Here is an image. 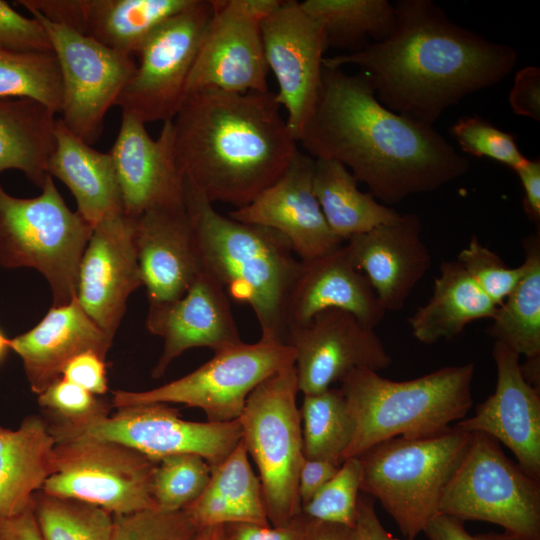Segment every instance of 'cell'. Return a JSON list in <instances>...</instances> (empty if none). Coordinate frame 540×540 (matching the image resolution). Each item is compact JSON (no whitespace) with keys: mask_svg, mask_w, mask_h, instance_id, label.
Listing matches in <instances>:
<instances>
[{"mask_svg":"<svg viewBox=\"0 0 540 540\" xmlns=\"http://www.w3.org/2000/svg\"><path fill=\"white\" fill-rule=\"evenodd\" d=\"M299 142L311 157L346 166L390 207L437 190L470 167L433 126L386 108L363 72L342 68L323 66L318 100Z\"/></svg>","mask_w":540,"mask_h":540,"instance_id":"cell-1","label":"cell"},{"mask_svg":"<svg viewBox=\"0 0 540 540\" xmlns=\"http://www.w3.org/2000/svg\"><path fill=\"white\" fill-rule=\"evenodd\" d=\"M383 41L324 57L326 68L355 65L391 111L427 126L465 96L493 86L514 68L518 53L455 24L431 0H400Z\"/></svg>","mask_w":540,"mask_h":540,"instance_id":"cell-2","label":"cell"},{"mask_svg":"<svg viewBox=\"0 0 540 540\" xmlns=\"http://www.w3.org/2000/svg\"><path fill=\"white\" fill-rule=\"evenodd\" d=\"M172 122L184 182L212 204L248 205L280 178L298 151L271 91H194Z\"/></svg>","mask_w":540,"mask_h":540,"instance_id":"cell-3","label":"cell"},{"mask_svg":"<svg viewBox=\"0 0 540 540\" xmlns=\"http://www.w3.org/2000/svg\"><path fill=\"white\" fill-rule=\"evenodd\" d=\"M185 207L203 272L247 304L261 336L285 343V313L300 259L278 232L222 215L185 184ZM286 344V343H285Z\"/></svg>","mask_w":540,"mask_h":540,"instance_id":"cell-4","label":"cell"},{"mask_svg":"<svg viewBox=\"0 0 540 540\" xmlns=\"http://www.w3.org/2000/svg\"><path fill=\"white\" fill-rule=\"evenodd\" d=\"M474 363L445 366L421 377L394 381L358 369L341 380L354 421L342 462L395 437H423L464 419L473 405Z\"/></svg>","mask_w":540,"mask_h":540,"instance_id":"cell-5","label":"cell"},{"mask_svg":"<svg viewBox=\"0 0 540 540\" xmlns=\"http://www.w3.org/2000/svg\"><path fill=\"white\" fill-rule=\"evenodd\" d=\"M470 434L454 425L428 436L391 438L358 456L361 491L380 502L404 538L416 539L438 513Z\"/></svg>","mask_w":540,"mask_h":540,"instance_id":"cell-6","label":"cell"},{"mask_svg":"<svg viewBox=\"0 0 540 540\" xmlns=\"http://www.w3.org/2000/svg\"><path fill=\"white\" fill-rule=\"evenodd\" d=\"M92 230L66 205L50 175L32 198L14 197L0 185V265L39 271L49 284L52 306L76 297L78 268Z\"/></svg>","mask_w":540,"mask_h":540,"instance_id":"cell-7","label":"cell"},{"mask_svg":"<svg viewBox=\"0 0 540 540\" xmlns=\"http://www.w3.org/2000/svg\"><path fill=\"white\" fill-rule=\"evenodd\" d=\"M298 392L294 364L284 367L253 389L238 419L272 526H285L301 513L298 475L304 454Z\"/></svg>","mask_w":540,"mask_h":540,"instance_id":"cell-8","label":"cell"},{"mask_svg":"<svg viewBox=\"0 0 540 540\" xmlns=\"http://www.w3.org/2000/svg\"><path fill=\"white\" fill-rule=\"evenodd\" d=\"M438 512L497 524L524 540H540V481L513 463L498 441L472 432L444 487Z\"/></svg>","mask_w":540,"mask_h":540,"instance_id":"cell-9","label":"cell"},{"mask_svg":"<svg viewBox=\"0 0 540 540\" xmlns=\"http://www.w3.org/2000/svg\"><path fill=\"white\" fill-rule=\"evenodd\" d=\"M289 345L260 336L214 356L185 376L145 391H113L115 408L145 404H183L201 409L210 422L238 420L253 389L276 371L293 365Z\"/></svg>","mask_w":540,"mask_h":540,"instance_id":"cell-10","label":"cell"},{"mask_svg":"<svg viewBox=\"0 0 540 540\" xmlns=\"http://www.w3.org/2000/svg\"><path fill=\"white\" fill-rule=\"evenodd\" d=\"M77 423L49 417V430L56 442L92 438L113 441L159 460L165 456L192 453L203 457L211 469L218 466L239 444V420L196 422L180 417L166 403L135 404Z\"/></svg>","mask_w":540,"mask_h":540,"instance_id":"cell-11","label":"cell"},{"mask_svg":"<svg viewBox=\"0 0 540 540\" xmlns=\"http://www.w3.org/2000/svg\"><path fill=\"white\" fill-rule=\"evenodd\" d=\"M141 452L106 440L56 442L54 472L41 491L98 506L112 515L157 508L152 477L157 464Z\"/></svg>","mask_w":540,"mask_h":540,"instance_id":"cell-12","label":"cell"},{"mask_svg":"<svg viewBox=\"0 0 540 540\" xmlns=\"http://www.w3.org/2000/svg\"><path fill=\"white\" fill-rule=\"evenodd\" d=\"M45 29L57 58L62 102L60 119L89 145L100 138L104 118L133 77L132 56L110 49L71 28L30 11Z\"/></svg>","mask_w":540,"mask_h":540,"instance_id":"cell-13","label":"cell"},{"mask_svg":"<svg viewBox=\"0 0 540 540\" xmlns=\"http://www.w3.org/2000/svg\"><path fill=\"white\" fill-rule=\"evenodd\" d=\"M214 12V0H194L144 42L136 71L116 105L143 123L173 120L203 35Z\"/></svg>","mask_w":540,"mask_h":540,"instance_id":"cell-14","label":"cell"},{"mask_svg":"<svg viewBox=\"0 0 540 540\" xmlns=\"http://www.w3.org/2000/svg\"><path fill=\"white\" fill-rule=\"evenodd\" d=\"M281 1L214 0V12L188 77L186 95L203 89L269 91L261 22Z\"/></svg>","mask_w":540,"mask_h":540,"instance_id":"cell-15","label":"cell"},{"mask_svg":"<svg viewBox=\"0 0 540 540\" xmlns=\"http://www.w3.org/2000/svg\"><path fill=\"white\" fill-rule=\"evenodd\" d=\"M266 63L274 74L277 102L297 142L312 116L321 86L327 42L321 23L296 0H282L261 22Z\"/></svg>","mask_w":540,"mask_h":540,"instance_id":"cell-16","label":"cell"},{"mask_svg":"<svg viewBox=\"0 0 540 540\" xmlns=\"http://www.w3.org/2000/svg\"><path fill=\"white\" fill-rule=\"evenodd\" d=\"M285 343L295 351L303 395L324 391L355 370L379 372L392 363L375 329L340 309L322 311L308 323L288 329Z\"/></svg>","mask_w":540,"mask_h":540,"instance_id":"cell-17","label":"cell"},{"mask_svg":"<svg viewBox=\"0 0 540 540\" xmlns=\"http://www.w3.org/2000/svg\"><path fill=\"white\" fill-rule=\"evenodd\" d=\"M136 223L117 211L93 227L77 276L76 299L86 314L115 337L127 299L143 286L136 249Z\"/></svg>","mask_w":540,"mask_h":540,"instance_id":"cell-18","label":"cell"},{"mask_svg":"<svg viewBox=\"0 0 540 540\" xmlns=\"http://www.w3.org/2000/svg\"><path fill=\"white\" fill-rule=\"evenodd\" d=\"M109 154L126 215L138 218L154 208L185 204V182L176 161L172 120L163 122L154 139L145 123L122 112L119 132Z\"/></svg>","mask_w":540,"mask_h":540,"instance_id":"cell-19","label":"cell"},{"mask_svg":"<svg viewBox=\"0 0 540 540\" xmlns=\"http://www.w3.org/2000/svg\"><path fill=\"white\" fill-rule=\"evenodd\" d=\"M314 158L299 150L286 171L251 203L233 209L234 220L272 229L289 242L300 260L343 245L330 230L313 190Z\"/></svg>","mask_w":540,"mask_h":540,"instance_id":"cell-20","label":"cell"},{"mask_svg":"<svg viewBox=\"0 0 540 540\" xmlns=\"http://www.w3.org/2000/svg\"><path fill=\"white\" fill-rule=\"evenodd\" d=\"M492 356L497 371L494 393L476 407L472 417L455 425L502 442L519 467L540 481V392L525 380L517 353L494 342Z\"/></svg>","mask_w":540,"mask_h":540,"instance_id":"cell-21","label":"cell"},{"mask_svg":"<svg viewBox=\"0 0 540 540\" xmlns=\"http://www.w3.org/2000/svg\"><path fill=\"white\" fill-rule=\"evenodd\" d=\"M146 328L163 340L153 378L162 377L171 362L187 350L206 347L216 353L243 342L230 298L203 271L180 298L149 306Z\"/></svg>","mask_w":540,"mask_h":540,"instance_id":"cell-22","label":"cell"},{"mask_svg":"<svg viewBox=\"0 0 540 540\" xmlns=\"http://www.w3.org/2000/svg\"><path fill=\"white\" fill-rule=\"evenodd\" d=\"M421 229L417 214H400L392 222L351 237L344 245L386 312L403 308L431 266V254L421 238Z\"/></svg>","mask_w":540,"mask_h":540,"instance_id":"cell-23","label":"cell"},{"mask_svg":"<svg viewBox=\"0 0 540 540\" xmlns=\"http://www.w3.org/2000/svg\"><path fill=\"white\" fill-rule=\"evenodd\" d=\"M194 0H33L47 20L71 28L129 56L163 23Z\"/></svg>","mask_w":540,"mask_h":540,"instance_id":"cell-24","label":"cell"},{"mask_svg":"<svg viewBox=\"0 0 540 540\" xmlns=\"http://www.w3.org/2000/svg\"><path fill=\"white\" fill-rule=\"evenodd\" d=\"M328 309L349 312L373 329L386 314L367 277L353 264L344 245L320 257L300 260L286 307V333Z\"/></svg>","mask_w":540,"mask_h":540,"instance_id":"cell-25","label":"cell"},{"mask_svg":"<svg viewBox=\"0 0 540 540\" xmlns=\"http://www.w3.org/2000/svg\"><path fill=\"white\" fill-rule=\"evenodd\" d=\"M136 249L149 306L180 298L202 271L185 204L138 217Z\"/></svg>","mask_w":540,"mask_h":540,"instance_id":"cell-26","label":"cell"},{"mask_svg":"<svg viewBox=\"0 0 540 540\" xmlns=\"http://www.w3.org/2000/svg\"><path fill=\"white\" fill-rule=\"evenodd\" d=\"M113 337L83 310L76 297L52 306L29 331L11 339V350L20 356L31 390L37 395L59 379L75 356L94 352L106 359Z\"/></svg>","mask_w":540,"mask_h":540,"instance_id":"cell-27","label":"cell"},{"mask_svg":"<svg viewBox=\"0 0 540 540\" xmlns=\"http://www.w3.org/2000/svg\"><path fill=\"white\" fill-rule=\"evenodd\" d=\"M47 172L71 191L77 212L92 226L107 215L123 211L120 188L112 157L73 134L57 118L55 147Z\"/></svg>","mask_w":540,"mask_h":540,"instance_id":"cell-28","label":"cell"},{"mask_svg":"<svg viewBox=\"0 0 540 540\" xmlns=\"http://www.w3.org/2000/svg\"><path fill=\"white\" fill-rule=\"evenodd\" d=\"M55 444L40 416H27L15 430L0 427V517L19 514L32 504L54 472Z\"/></svg>","mask_w":540,"mask_h":540,"instance_id":"cell-29","label":"cell"},{"mask_svg":"<svg viewBox=\"0 0 540 540\" xmlns=\"http://www.w3.org/2000/svg\"><path fill=\"white\" fill-rule=\"evenodd\" d=\"M183 511L198 530L239 522L270 524L259 477L242 441L212 469L204 491Z\"/></svg>","mask_w":540,"mask_h":540,"instance_id":"cell-30","label":"cell"},{"mask_svg":"<svg viewBox=\"0 0 540 540\" xmlns=\"http://www.w3.org/2000/svg\"><path fill=\"white\" fill-rule=\"evenodd\" d=\"M497 306L457 261H443L428 302L409 318L412 334L423 344L457 337L471 322L492 318Z\"/></svg>","mask_w":540,"mask_h":540,"instance_id":"cell-31","label":"cell"},{"mask_svg":"<svg viewBox=\"0 0 540 540\" xmlns=\"http://www.w3.org/2000/svg\"><path fill=\"white\" fill-rule=\"evenodd\" d=\"M55 112L30 98H0V174L16 169L39 188L55 147Z\"/></svg>","mask_w":540,"mask_h":540,"instance_id":"cell-32","label":"cell"},{"mask_svg":"<svg viewBox=\"0 0 540 540\" xmlns=\"http://www.w3.org/2000/svg\"><path fill=\"white\" fill-rule=\"evenodd\" d=\"M313 190L332 233L341 241L385 223L400 213L380 203L370 192H362L358 181L338 161L314 158Z\"/></svg>","mask_w":540,"mask_h":540,"instance_id":"cell-33","label":"cell"},{"mask_svg":"<svg viewBox=\"0 0 540 540\" xmlns=\"http://www.w3.org/2000/svg\"><path fill=\"white\" fill-rule=\"evenodd\" d=\"M523 273L505 300L497 306L486 333L523 355L540 358V233L523 240Z\"/></svg>","mask_w":540,"mask_h":540,"instance_id":"cell-34","label":"cell"},{"mask_svg":"<svg viewBox=\"0 0 540 540\" xmlns=\"http://www.w3.org/2000/svg\"><path fill=\"white\" fill-rule=\"evenodd\" d=\"M303 9L317 19L324 30L327 47L361 50L369 40L380 42L391 34L395 6L388 0H305Z\"/></svg>","mask_w":540,"mask_h":540,"instance_id":"cell-35","label":"cell"},{"mask_svg":"<svg viewBox=\"0 0 540 540\" xmlns=\"http://www.w3.org/2000/svg\"><path fill=\"white\" fill-rule=\"evenodd\" d=\"M299 412L304 457L341 465L355 429L341 389L330 387L304 395Z\"/></svg>","mask_w":540,"mask_h":540,"instance_id":"cell-36","label":"cell"},{"mask_svg":"<svg viewBox=\"0 0 540 540\" xmlns=\"http://www.w3.org/2000/svg\"><path fill=\"white\" fill-rule=\"evenodd\" d=\"M0 98H30L60 113L62 82L54 52L0 49Z\"/></svg>","mask_w":540,"mask_h":540,"instance_id":"cell-37","label":"cell"},{"mask_svg":"<svg viewBox=\"0 0 540 540\" xmlns=\"http://www.w3.org/2000/svg\"><path fill=\"white\" fill-rule=\"evenodd\" d=\"M33 510L45 540H111L113 515L92 504L47 494L33 495Z\"/></svg>","mask_w":540,"mask_h":540,"instance_id":"cell-38","label":"cell"},{"mask_svg":"<svg viewBox=\"0 0 540 540\" xmlns=\"http://www.w3.org/2000/svg\"><path fill=\"white\" fill-rule=\"evenodd\" d=\"M211 473V466L197 454L181 453L159 459L151 486L156 507L164 511L183 510L201 495Z\"/></svg>","mask_w":540,"mask_h":540,"instance_id":"cell-39","label":"cell"},{"mask_svg":"<svg viewBox=\"0 0 540 540\" xmlns=\"http://www.w3.org/2000/svg\"><path fill=\"white\" fill-rule=\"evenodd\" d=\"M361 482L359 458L346 459L335 476L302 505L301 513L311 520L355 527Z\"/></svg>","mask_w":540,"mask_h":540,"instance_id":"cell-40","label":"cell"},{"mask_svg":"<svg viewBox=\"0 0 540 540\" xmlns=\"http://www.w3.org/2000/svg\"><path fill=\"white\" fill-rule=\"evenodd\" d=\"M450 134L463 152L475 157L493 159L514 171L527 160L513 134L495 127L479 116L460 118L450 128Z\"/></svg>","mask_w":540,"mask_h":540,"instance_id":"cell-41","label":"cell"},{"mask_svg":"<svg viewBox=\"0 0 540 540\" xmlns=\"http://www.w3.org/2000/svg\"><path fill=\"white\" fill-rule=\"evenodd\" d=\"M198 531L183 510L153 508L113 515L111 540H195Z\"/></svg>","mask_w":540,"mask_h":540,"instance_id":"cell-42","label":"cell"},{"mask_svg":"<svg viewBox=\"0 0 540 540\" xmlns=\"http://www.w3.org/2000/svg\"><path fill=\"white\" fill-rule=\"evenodd\" d=\"M476 285L499 306L513 290L523 273L522 264L508 267L500 256L473 235L456 259Z\"/></svg>","mask_w":540,"mask_h":540,"instance_id":"cell-43","label":"cell"},{"mask_svg":"<svg viewBox=\"0 0 540 540\" xmlns=\"http://www.w3.org/2000/svg\"><path fill=\"white\" fill-rule=\"evenodd\" d=\"M38 404L51 418L77 423L109 414V405L99 396L62 377L38 394Z\"/></svg>","mask_w":540,"mask_h":540,"instance_id":"cell-44","label":"cell"},{"mask_svg":"<svg viewBox=\"0 0 540 540\" xmlns=\"http://www.w3.org/2000/svg\"><path fill=\"white\" fill-rule=\"evenodd\" d=\"M0 49L16 52L53 51L41 23L34 17H25L3 0H0Z\"/></svg>","mask_w":540,"mask_h":540,"instance_id":"cell-45","label":"cell"},{"mask_svg":"<svg viewBox=\"0 0 540 540\" xmlns=\"http://www.w3.org/2000/svg\"><path fill=\"white\" fill-rule=\"evenodd\" d=\"M310 519L303 513L285 526L239 522L222 526L223 540H305Z\"/></svg>","mask_w":540,"mask_h":540,"instance_id":"cell-46","label":"cell"},{"mask_svg":"<svg viewBox=\"0 0 540 540\" xmlns=\"http://www.w3.org/2000/svg\"><path fill=\"white\" fill-rule=\"evenodd\" d=\"M61 377L97 396L108 390L106 359L94 352H84L72 358Z\"/></svg>","mask_w":540,"mask_h":540,"instance_id":"cell-47","label":"cell"},{"mask_svg":"<svg viewBox=\"0 0 540 540\" xmlns=\"http://www.w3.org/2000/svg\"><path fill=\"white\" fill-rule=\"evenodd\" d=\"M508 100L515 114L540 120L539 67L527 66L516 73Z\"/></svg>","mask_w":540,"mask_h":540,"instance_id":"cell-48","label":"cell"},{"mask_svg":"<svg viewBox=\"0 0 540 540\" xmlns=\"http://www.w3.org/2000/svg\"><path fill=\"white\" fill-rule=\"evenodd\" d=\"M340 466L328 460L304 457L298 475V496L301 507L335 476Z\"/></svg>","mask_w":540,"mask_h":540,"instance_id":"cell-49","label":"cell"},{"mask_svg":"<svg viewBox=\"0 0 540 540\" xmlns=\"http://www.w3.org/2000/svg\"><path fill=\"white\" fill-rule=\"evenodd\" d=\"M523 190L522 200L524 211L530 221L537 224L540 222V159H527L515 170Z\"/></svg>","mask_w":540,"mask_h":540,"instance_id":"cell-50","label":"cell"},{"mask_svg":"<svg viewBox=\"0 0 540 540\" xmlns=\"http://www.w3.org/2000/svg\"><path fill=\"white\" fill-rule=\"evenodd\" d=\"M356 528L359 540H416L398 538L387 531L376 513L373 498L366 494L359 496Z\"/></svg>","mask_w":540,"mask_h":540,"instance_id":"cell-51","label":"cell"},{"mask_svg":"<svg viewBox=\"0 0 540 540\" xmlns=\"http://www.w3.org/2000/svg\"><path fill=\"white\" fill-rule=\"evenodd\" d=\"M0 540H45L38 526L33 502L11 517H0Z\"/></svg>","mask_w":540,"mask_h":540,"instance_id":"cell-52","label":"cell"},{"mask_svg":"<svg viewBox=\"0 0 540 540\" xmlns=\"http://www.w3.org/2000/svg\"><path fill=\"white\" fill-rule=\"evenodd\" d=\"M423 533L429 540H475L462 520L439 512L429 520Z\"/></svg>","mask_w":540,"mask_h":540,"instance_id":"cell-53","label":"cell"},{"mask_svg":"<svg viewBox=\"0 0 540 540\" xmlns=\"http://www.w3.org/2000/svg\"><path fill=\"white\" fill-rule=\"evenodd\" d=\"M305 540H359L355 527L311 520Z\"/></svg>","mask_w":540,"mask_h":540,"instance_id":"cell-54","label":"cell"},{"mask_svg":"<svg viewBox=\"0 0 540 540\" xmlns=\"http://www.w3.org/2000/svg\"><path fill=\"white\" fill-rule=\"evenodd\" d=\"M195 540H223L222 526H213L199 530Z\"/></svg>","mask_w":540,"mask_h":540,"instance_id":"cell-55","label":"cell"},{"mask_svg":"<svg viewBox=\"0 0 540 540\" xmlns=\"http://www.w3.org/2000/svg\"><path fill=\"white\" fill-rule=\"evenodd\" d=\"M475 540H524L516 535L504 532V533H480L474 536Z\"/></svg>","mask_w":540,"mask_h":540,"instance_id":"cell-56","label":"cell"},{"mask_svg":"<svg viewBox=\"0 0 540 540\" xmlns=\"http://www.w3.org/2000/svg\"><path fill=\"white\" fill-rule=\"evenodd\" d=\"M11 339H9L0 328V362L6 357L11 350Z\"/></svg>","mask_w":540,"mask_h":540,"instance_id":"cell-57","label":"cell"}]
</instances>
